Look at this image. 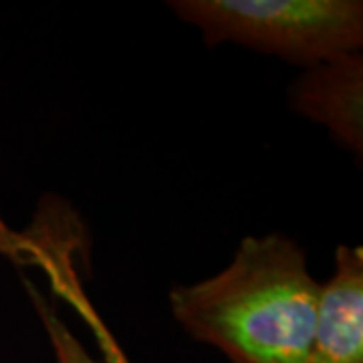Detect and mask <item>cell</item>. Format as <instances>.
Returning a JSON list of instances; mask_svg holds the SVG:
<instances>
[{
    "label": "cell",
    "instance_id": "obj_2",
    "mask_svg": "<svg viewBox=\"0 0 363 363\" xmlns=\"http://www.w3.org/2000/svg\"><path fill=\"white\" fill-rule=\"evenodd\" d=\"M168 6L208 47L238 45L303 69L363 47L362 0H172Z\"/></svg>",
    "mask_w": 363,
    "mask_h": 363
},
{
    "label": "cell",
    "instance_id": "obj_3",
    "mask_svg": "<svg viewBox=\"0 0 363 363\" xmlns=\"http://www.w3.org/2000/svg\"><path fill=\"white\" fill-rule=\"evenodd\" d=\"M289 109L323 125L331 138L363 154V55L347 52L307 67L289 85Z\"/></svg>",
    "mask_w": 363,
    "mask_h": 363
},
{
    "label": "cell",
    "instance_id": "obj_1",
    "mask_svg": "<svg viewBox=\"0 0 363 363\" xmlns=\"http://www.w3.org/2000/svg\"><path fill=\"white\" fill-rule=\"evenodd\" d=\"M321 283L283 233L245 236L218 274L169 291V309L196 341L230 363H309Z\"/></svg>",
    "mask_w": 363,
    "mask_h": 363
},
{
    "label": "cell",
    "instance_id": "obj_5",
    "mask_svg": "<svg viewBox=\"0 0 363 363\" xmlns=\"http://www.w3.org/2000/svg\"><path fill=\"white\" fill-rule=\"evenodd\" d=\"M28 293H30V298L39 311L40 323L45 327L55 363H99L89 351L85 350V345L71 331V327L59 317L57 309L49 305L47 298L40 297L39 291L30 289Z\"/></svg>",
    "mask_w": 363,
    "mask_h": 363
},
{
    "label": "cell",
    "instance_id": "obj_4",
    "mask_svg": "<svg viewBox=\"0 0 363 363\" xmlns=\"http://www.w3.org/2000/svg\"><path fill=\"white\" fill-rule=\"evenodd\" d=\"M309 363H363V248L339 245L319 289Z\"/></svg>",
    "mask_w": 363,
    "mask_h": 363
}]
</instances>
